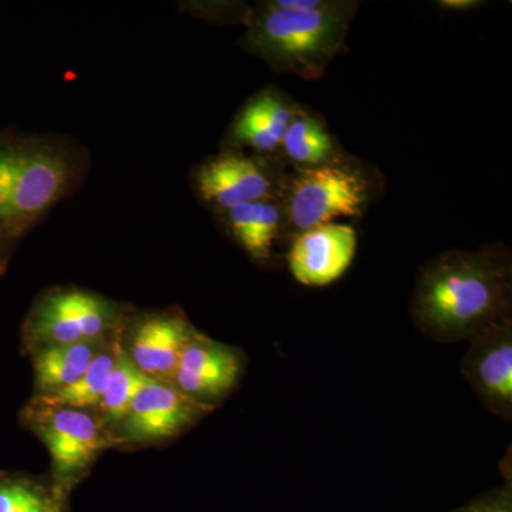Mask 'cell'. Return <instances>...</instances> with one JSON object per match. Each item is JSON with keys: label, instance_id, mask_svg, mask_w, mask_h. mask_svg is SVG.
<instances>
[{"label": "cell", "instance_id": "15", "mask_svg": "<svg viewBox=\"0 0 512 512\" xmlns=\"http://www.w3.org/2000/svg\"><path fill=\"white\" fill-rule=\"evenodd\" d=\"M120 336L97 342L46 346L30 353L35 387L33 397L49 396L77 382L92 365L93 360Z\"/></svg>", "mask_w": 512, "mask_h": 512}, {"label": "cell", "instance_id": "2", "mask_svg": "<svg viewBox=\"0 0 512 512\" xmlns=\"http://www.w3.org/2000/svg\"><path fill=\"white\" fill-rule=\"evenodd\" d=\"M511 258L500 244L451 249L421 269L413 298L417 328L437 342L470 340L510 316Z\"/></svg>", "mask_w": 512, "mask_h": 512}, {"label": "cell", "instance_id": "12", "mask_svg": "<svg viewBox=\"0 0 512 512\" xmlns=\"http://www.w3.org/2000/svg\"><path fill=\"white\" fill-rule=\"evenodd\" d=\"M241 373L237 350L198 333L184 349L170 383L194 402L211 407L237 386Z\"/></svg>", "mask_w": 512, "mask_h": 512}, {"label": "cell", "instance_id": "16", "mask_svg": "<svg viewBox=\"0 0 512 512\" xmlns=\"http://www.w3.org/2000/svg\"><path fill=\"white\" fill-rule=\"evenodd\" d=\"M343 156L338 141L323 120L312 111L299 107L286 130L279 157L286 158L293 167H316Z\"/></svg>", "mask_w": 512, "mask_h": 512}, {"label": "cell", "instance_id": "14", "mask_svg": "<svg viewBox=\"0 0 512 512\" xmlns=\"http://www.w3.org/2000/svg\"><path fill=\"white\" fill-rule=\"evenodd\" d=\"M217 218L255 264L271 261L276 242L285 237L281 197L237 205Z\"/></svg>", "mask_w": 512, "mask_h": 512}, {"label": "cell", "instance_id": "4", "mask_svg": "<svg viewBox=\"0 0 512 512\" xmlns=\"http://www.w3.org/2000/svg\"><path fill=\"white\" fill-rule=\"evenodd\" d=\"M379 177L349 156L316 167H293L281 192L285 235L293 237L340 218H360L375 200Z\"/></svg>", "mask_w": 512, "mask_h": 512}, {"label": "cell", "instance_id": "11", "mask_svg": "<svg viewBox=\"0 0 512 512\" xmlns=\"http://www.w3.org/2000/svg\"><path fill=\"white\" fill-rule=\"evenodd\" d=\"M299 104L274 84L249 97L232 120L221 148L279 157L282 140ZM281 158V157H279Z\"/></svg>", "mask_w": 512, "mask_h": 512}, {"label": "cell", "instance_id": "10", "mask_svg": "<svg viewBox=\"0 0 512 512\" xmlns=\"http://www.w3.org/2000/svg\"><path fill=\"white\" fill-rule=\"evenodd\" d=\"M355 227L329 222L291 238L289 271L295 281L311 288H322L339 281L349 271L357 252Z\"/></svg>", "mask_w": 512, "mask_h": 512}, {"label": "cell", "instance_id": "1", "mask_svg": "<svg viewBox=\"0 0 512 512\" xmlns=\"http://www.w3.org/2000/svg\"><path fill=\"white\" fill-rule=\"evenodd\" d=\"M90 165V151L72 136L0 128V278L30 232L82 187Z\"/></svg>", "mask_w": 512, "mask_h": 512}, {"label": "cell", "instance_id": "13", "mask_svg": "<svg viewBox=\"0 0 512 512\" xmlns=\"http://www.w3.org/2000/svg\"><path fill=\"white\" fill-rule=\"evenodd\" d=\"M464 372L494 413L510 417L512 409L511 315L491 323L470 339Z\"/></svg>", "mask_w": 512, "mask_h": 512}, {"label": "cell", "instance_id": "19", "mask_svg": "<svg viewBox=\"0 0 512 512\" xmlns=\"http://www.w3.org/2000/svg\"><path fill=\"white\" fill-rule=\"evenodd\" d=\"M147 379L148 377L131 362L124 349H121L103 397L93 412L107 429L116 431Z\"/></svg>", "mask_w": 512, "mask_h": 512}, {"label": "cell", "instance_id": "17", "mask_svg": "<svg viewBox=\"0 0 512 512\" xmlns=\"http://www.w3.org/2000/svg\"><path fill=\"white\" fill-rule=\"evenodd\" d=\"M121 349L123 346H121L120 336L93 360L92 365L77 382L49 396L32 397L30 400L46 406L70 407V409L94 412L106 390L111 372L119 360Z\"/></svg>", "mask_w": 512, "mask_h": 512}, {"label": "cell", "instance_id": "20", "mask_svg": "<svg viewBox=\"0 0 512 512\" xmlns=\"http://www.w3.org/2000/svg\"><path fill=\"white\" fill-rule=\"evenodd\" d=\"M464 512H512L510 498H507V495L488 498V500L474 505L470 511Z\"/></svg>", "mask_w": 512, "mask_h": 512}, {"label": "cell", "instance_id": "7", "mask_svg": "<svg viewBox=\"0 0 512 512\" xmlns=\"http://www.w3.org/2000/svg\"><path fill=\"white\" fill-rule=\"evenodd\" d=\"M285 174L279 157L221 148L192 170L190 180L198 201L218 217L237 205L281 197Z\"/></svg>", "mask_w": 512, "mask_h": 512}, {"label": "cell", "instance_id": "21", "mask_svg": "<svg viewBox=\"0 0 512 512\" xmlns=\"http://www.w3.org/2000/svg\"><path fill=\"white\" fill-rule=\"evenodd\" d=\"M437 8L448 10V12H471L485 5L481 0H439Z\"/></svg>", "mask_w": 512, "mask_h": 512}, {"label": "cell", "instance_id": "6", "mask_svg": "<svg viewBox=\"0 0 512 512\" xmlns=\"http://www.w3.org/2000/svg\"><path fill=\"white\" fill-rule=\"evenodd\" d=\"M20 419L49 451L52 460L50 484L67 503L100 454L110 448L123 447L116 433L87 410L46 406L30 400Z\"/></svg>", "mask_w": 512, "mask_h": 512}, {"label": "cell", "instance_id": "8", "mask_svg": "<svg viewBox=\"0 0 512 512\" xmlns=\"http://www.w3.org/2000/svg\"><path fill=\"white\" fill-rule=\"evenodd\" d=\"M198 333L177 308L131 312L124 323L121 346L141 373L171 382L184 349Z\"/></svg>", "mask_w": 512, "mask_h": 512}, {"label": "cell", "instance_id": "9", "mask_svg": "<svg viewBox=\"0 0 512 512\" xmlns=\"http://www.w3.org/2000/svg\"><path fill=\"white\" fill-rule=\"evenodd\" d=\"M210 410V406L185 396L173 383L148 377L114 433L123 446L163 443L180 436Z\"/></svg>", "mask_w": 512, "mask_h": 512}, {"label": "cell", "instance_id": "5", "mask_svg": "<svg viewBox=\"0 0 512 512\" xmlns=\"http://www.w3.org/2000/svg\"><path fill=\"white\" fill-rule=\"evenodd\" d=\"M131 312L126 303L80 286L46 289L37 296L23 320L22 349L30 355L46 346L117 338Z\"/></svg>", "mask_w": 512, "mask_h": 512}, {"label": "cell", "instance_id": "18", "mask_svg": "<svg viewBox=\"0 0 512 512\" xmlns=\"http://www.w3.org/2000/svg\"><path fill=\"white\" fill-rule=\"evenodd\" d=\"M0 512H70V505L55 493L50 481L0 471Z\"/></svg>", "mask_w": 512, "mask_h": 512}, {"label": "cell", "instance_id": "3", "mask_svg": "<svg viewBox=\"0 0 512 512\" xmlns=\"http://www.w3.org/2000/svg\"><path fill=\"white\" fill-rule=\"evenodd\" d=\"M360 3L325 0L315 9H286L269 2L251 9L241 46L276 73L316 80L345 50Z\"/></svg>", "mask_w": 512, "mask_h": 512}]
</instances>
